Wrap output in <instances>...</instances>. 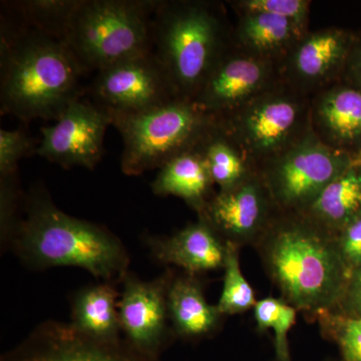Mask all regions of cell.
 Returning a JSON list of instances; mask_svg holds the SVG:
<instances>
[{"label":"cell","instance_id":"cell-1","mask_svg":"<svg viewBox=\"0 0 361 361\" xmlns=\"http://www.w3.org/2000/svg\"><path fill=\"white\" fill-rule=\"evenodd\" d=\"M255 249L285 302L313 317L336 310L350 275L336 234L302 214L279 212Z\"/></svg>","mask_w":361,"mask_h":361},{"label":"cell","instance_id":"cell-2","mask_svg":"<svg viewBox=\"0 0 361 361\" xmlns=\"http://www.w3.org/2000/svg\"><path fill=\"white\" fill-rule=\"evenodd\" d=\"M8 247L32 269L78 267L103 281L122 282L130 255L103 226L68 215L44 189H33Z\"/></svg>","mask_w":361,"mask_h":361},{"label":"cell","instance_id":"cell-3","mask_svg":"<svg viewBox=\"0 0 361 361\" xmlns=\"http://www.w3.org/2000/svg\"><path fill=\"white\" fill-rule=\"evenodd\" d=\"M1 113L23 121H56L80 99L85 71L61 39L1 21Z\"/></svg>","mask_w":361,"mask_h":361},{"label":"cell","instance_id":"cell-4","mask_svg":"<svg viewBox=\"0 0 361 361\" xmlns=\"http://www.w3.org/2000/svg\"><path fill=\"white\" fill-rule=\"evenodd\" d=\"M153 39L154 54L176 94L188 101L227 51L222 18L207 2L159 1Z\"/></svg>","mask_w":361,"mask_h":361},{"label":"cell","instance_id":"cell-5","mask_svg":"<svg viewBox=\"0 0 361 361\" xmlns=\"http://www.w3.org/2000/svg\"><path fill=\"white\" fill-rule=\"evenodd\" d=\"M159 1L82 0L63 42L85 73L153 51Z\"/></svg>","mask_w":361,"mask_h":361},{"label":"cell","instance_id":"cell-6","mask_svg":"<svg viewBox=\"0 0 361 361\" xmlns=\"http://www.w3.org/2000/svg\"><path fill=\"white\" fill-rule=\"evenodd\" d=\"M110 116L123 137L121 167L128 176L160 169L196 148L217 123L194 102L183 99L134 115Z\"/></svg>","mask_w":361,"mask_h":361},{"label":"cell","instance_id":"cell-7","mask_svg":"<svg viewBox=\"0 0 361 361\" xmlns=\"http://www.w3.org/2000/svg\"><path fill=\"white\" fill-rule=\"evenodd\" d=\"M357 159L306 135L260 175L279 212L302 214Z\"/></svg>","mask_w":361,"mask_h":361},{"label":"cell","instance_id":"cell-8","mask_svg":"<svg viewBox=\"0 0 361 361\" xmlns=\"http://www.w3.org/2000/svg\"><path fill=\"white\" fill-rule=\"evenodd\" d=\"M216 118L237 148L253 158L276 159L296 144L293 141L302 125V108L286 94H259L232 113Z\"/></svg>","mask_w":361,"mask_h":361},{"label":"cell","instance_id":"cell-9","mask_svg":"<svg viewBox=\"0 0 361 361\" xmlns=\"http://www.w3.org/2000/svg\"><path fill=\"white\" fill-rule=\"evenodd\" d=\"M92 92L109 116L134 115L179 99L154 52L97 71Z\"/></svg>","mask_w":361,"mask_h":361},{"label":"cell","instance_id":"cell-10","mask_svg":"<svg viewBox=\"0 0 361 361\" xmlns=\"http://www.w3.org/2000/svg\"><path fill=\"white\" fill-rule=\"evenodd\" d=\"M0 361H161L130 345L123 337L103 341L87 336L71 323H40Z\"/></svg>","mask_w":361,"mask_h":361},{"label":"cell","instance_id":"cell-11","mask_svg":"<svg viewBox=\"0 0 361 361\" xmlns=\"http://www.w3.org/2000/svg\"><path fill=\"white\" fill-rule=\"evenodd\" d=\"M174 275L168 269L152 281H142L129 271L122 281L118 314L123 338L151 357L160 358L175 336L168 308Z\"/></svg>","mask_w":361,"mask_h":361},{"label":"cell","instance_id":"cell-12","mask_svg":"<svg viewBox=\"0 0 361 361\" xmlns=\"http://www.w3.org/2000/svg\"><path fill=\"white\" fill-rule=\"evenodd\" d=\"M278 213L261 175L250 173L236 186L214 194L198 219L225 242L241 248L255 247Z\"/></svg>","mask_w":361,"mask_h":361},{"label":"cell","instance_id":"cell-13","mask_svg":"<svg viewBox=\"0 0 361 361\" xmlns=\"http://www.w3.org/2000/svg\"><path fill=\"white\" fill-rule=\"evenodd\" d=\"M110 125L108 113L78 99L54 126L40 129L42 139L35 154L61 167L94 170L103 157L104 134Z\"/></svg>","mask_w":361,"mask_h":361},{"label":"cell","instance_id":"cell-14","mask_svg":"<svg viewBox=\"0 0 361 361\" xmlns=\"http://www.w3.org/2000/svg\"><path fill=\"white\" fill-rule=\"evenodd\" d=\"M270 77V66L260 56L226 51L193 101L215 118L232 113L262 92Z\"/></svg>","mask_w":361,"mask_h":361},{"label":"cell","instance_id":"cell-15","mask_svg":"<svg viewBox=\"0 0 361 361\" xmlns=\"http://www.w3.org/2000/svg\"><path fill=\"white\" fill-rule=\"evenodd\" d=\"M149 253L158 262L200 274L223 269L227 244L205 221L187 225L171 236H147Z\"/></svg>","mask_w":361,"mask_h":361},{"label":"cell","instance_id":"cell-16","mask_svg":"<svg viewBox=\"0 0 361 361\" xmlns=\"http://www.w3.org/2000/svg\"><path fill=\"white\" fill-rule=\"evenodd\" d=\"M168 308L175 336L199 339L213 334L224 317L217 305L207 301L196 275L173 277L168 290Z\"/></svg>","mask_w":361,"mask_h":361},{"label":"cell","instance_id":"cell-17","mask_svg":"<svg viewBox=\"0 0 361 361\" xmlns=\"http://www.w3.org/2000/svg\"><path fill=\"white\" fill-rule=\"evenodd\" d=\"M314 118L325 144L351 154L361 146V90L345 85L323 94L315 106Z\"/></svg>","mask_w":361,"mask_h":361},{"label":"cell","instance_id":"cell-18","mask_svg":"<svg viewBox=\"0 0 361 361\" xmlns=\"http://www.w3.org/2000/svg\"><path fill=\"white\" fill-rule=\"evenodd\" d=\"M353 44L350 35L336 28L310 33L294 45L292 73L302 82L326 80L346 65Z\"/></svg>","mask_w":361,"mask_h":361},{"label":"cell","instance_id":"cell-19","mask_svg":"<svg viewBox=\"0 0 361 361\" xmlns=\"http://www.w3.org/2000/svg\"><path fill=\"white\" fill-rule=\"evenodd\" d=\"M198 146L168 161L152 183L157 196L178 197L197 213L212 198L214 185Z\"/></svg>","mask_w":361,"mask_h":361},{"label":"cell","instance_id":"cell-20","mask_svg":"<svg viewBox=\"0 0 361 361\" xmlns=\"http://www.w3.org/2000/svg\"><path fill=\"white\" fill-rule=\"evenodd\" d=\"M120 296L114 282H99L80 289L71 300V324L94 338H121Z\"/></svg>","mask_w":361,"mask_h":361},{"label":"cell","instance_id":"cell-21","mask_svg":"<svg viewBox=\"0 0 361 361\" xmlns=\"http://www.w3.org/2000/svg\"><path fill=\"white\" fill-rule=\"evenodd\" d=\"M302 215L336 235L360 217L361 159L332 180Z\"/></svg>","mask_w":361,"mask_h":361},{"label":"cell","instance_id":"cell-22","mask_svg":"<svg viewBox=\"0 0 361 361\" xmlns=\"http://www.w3.org/2000/svg\"><path fill=\"white\" fill-rule=\"evenodd\" d=\"M303 28L288 18L264 13H243L237 39L254 56L264 58L294 47L303 37Z\"/></svg>","mask_w":361,"mask_h":361},{"label":"cell","instance_id":"cell-23","mask_svg":"<svg viewBox=\"0 0 361 361\" xmlns=\"http://www.w3.org/2000/svg\"><path fill=\"white\" fill-rule=\"evenodd\" d=\"M198 147L205 159L213 184L217 185L220 191L231 189L250 174L245 157L223 132L218 122Z\"/></svg>","mask_w":361,"mask_h":361},{"label":"cell","instance_id":"cell-24","mask_svg":"<svg viewBox=\"0 0 361 361\" xmlns=\"http://www.w3.org/2000/svg\"><path fill=\"white\" fill-rule=\"evenodd\" d=\"M82 0H26L11 6L23 25L44 35L63 40L66 28Z\"/></svg>","mask_w":361,"mask_h":361},{"label":"cell","instance_id":"cell-25","mask_svg":"<svg viewBox=\"0 0 361 361\" xmlns=\"http://www.w3.org/2000/svg\"><path fill=\"white\" fill-rule=\"evenodd\" d=\"M226 244L227 250L223 267V289L216 305L223 316L242 314L254 308L258 300L255 291L242 273L239 260L240 248L229 242H226Z\"/></svg>","mask_w":361,"mask_h":361},{"label":"cell","instance_id":"cell-26","mask_svg":"<svg viewBox=\"0 0 361 361\" xmlns=\"http://www.w3.org/2000/svg\"><path fill=\"white\" fill-rule=\"evenodd\" d=\"M254 317L259 332L274 331V348L277 361H291L288 334L295 324L297 310L282 298L265 297L254 306Z\"/></svg>","mask_w":361,"mask_h":361},{"label":"cell","instance_id":"cell-27","mask_svg":"<svg viewBox=\"0 0 361 361\" xmlns=\"http://www.w3.org/2000/svg\"><path fill=\"white\" fill-rule=\"evenodd\" d=\"M316 318L324 334L336 342L342 361H361V318L334 312L322 313Z\"/></svg>","mask_w":361,"mask_h":361},{"label":"cell","instance_id":"cell-28","mask_svg":"<svg viewBox=\"0 0 361 361\" xmlns=\"http://www.w3.org/2000/svg\"><path fill=\"white\" fill-rule=\"evenodd\" d=\"M21 190L18 173L0 176V233L1 246L8 247L21 219L20 206Z\"/></svg>","mask_w":361,"mask_h":361},{"label":"cell","instance_id":"cell-29","mask_svg":"<svg viewBox=\"0 0 361 361\" xmlns=\"http://www.w3.org/2000/svg\"><path fill=\"white\" fill-rule=\"evenodd\" d=\"M35 140L23 129L0 130V176L18 173V163L37 152Z\"/></svg>","mask_w":361,"mask_h":361},{"label":"cell","instance_id":"cell-30","mask_svg":"<svg viewBox=\"0 0 361 361\" xmlns=\"http://www.w3.org/2000/svg\"><path fill=\"white\" fill-rule=\"evenodd\" d=\"M243 13H264L288 18L304 27L310 2L304 0H243L237 2Z\"/></svg>","mask_w":361,"mask_h":361},{"label":"cell","instance_id":"cell-31","mask_svg":"<svg viewBox=\"0 0 361 361\" xmlns=\"http://www.w3.org/2000/svg\"><path fill=\"white\" fill-rule=\"evenodd\" d=\"M337 245L349 272L361 267V216L336 234Z\"/></svg>","mask_w":361,"mask_h":361},{"label":"cell","instance_id":"cell-32","mask_svg":"<svg viewBox=\"0 0 361 361\" xmlns=\"http://www.w3.org/2000/svg\"><path fill=\"white\" fill-rule=\"evenodd\" d=\"M332 312L345 317L361 318V267L349 275L341 300Z\"/></svg>","mask_w":361,"mask_h":361},{"label":"cell","instance_id":"cell-33","mask_svg":"<svg viewBox=\"0 0 361 361\" xmlns=\"http://www.w3.org/2000/svg\"><path fill=\"white\" fill-rule=\"evenodd\" d=\"M345 66L351 87L361 90V40L353 44Z\"/></svg>","mask_w":361,"mask_h":361},{"label":"cell","instance_id":"cell-34","mask_svg":"<svg viewBox=\"0 0 361 361\" xmlns=\"http://www.w3.org/2000/svg\"><path fill=\"white\" fill-rule=\"evenodd\" d=\"M361 159V158H360Z\"/></svg>","mask_w":361,"mask_h":361}]
</instances>
